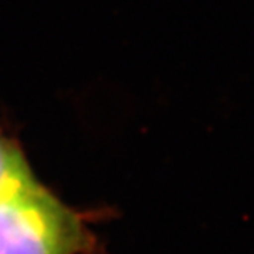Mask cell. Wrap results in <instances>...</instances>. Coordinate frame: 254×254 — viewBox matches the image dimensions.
Returning <instances> with one entry per match:
<instances>
[{"mask_svg": "<svg viewBox=\"0 0 254 254\" xmlns=\"http://www.w3.org/2000/svg\"><path fill=\"white\" fill-rule=\"evenodd\" d=\"M89 245L78 215L38 182L0 200V254H79Z\"/></svg>", "mask_w": 254, "mask_h": 254, "instance_id": "6da1fadb", "label": "cell"}, {"mask_svg": "<svg viewBox=\"0 0 254 254\" xmlns=\"http://www.w3.org/2000/svg\"><path fill=\"white\" fill-rule=\"evenodd\" d=\"M34 182L37 180L17 145L0 137V200Z\"/></svg>", "mask_w": 254, "mask_h": 254, "instance_id": "7a4b0ae2", "label": "cell"}]
</instances>
